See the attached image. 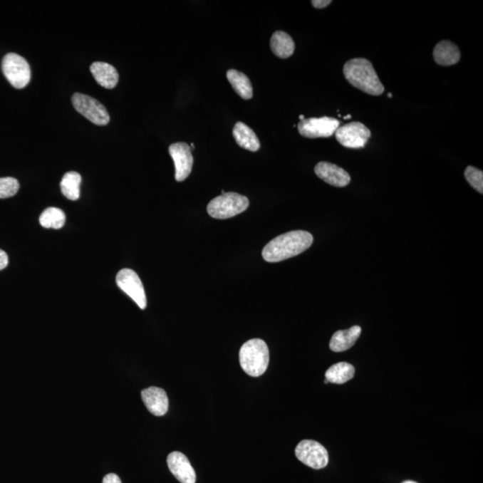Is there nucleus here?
Wrapping results in <instances>:
<instances>
[{"label":"nucleus","instance_id":"nucleus-16","mask_svg":"<svg viewBox=\"0 0 483 483\" xmlns=\"http://www.w3.org/2000/svg\"><path fill=\"white\" fill-rule=\"evenodd\" d=\"M433 57L437 64L450 66L459 62L461 53L456 44L449 41H442L434 48Z\"/></svg>","mask_w":483,"mask_h":483},{"label":"nucleus","instance_id":"nucleus-30","mask_svg":"<svg viewBox=\"0 0 483 483\" xmlns=\"http://www.w3.org/2000/svg\"><path fill=\"white\" fill-rule=\"evenodd\" d=\"M352 118L351 115H346V117H344V119H349V118Z\"/></svg>","mask_w":483,"mask_h":483},{"label":"nucleus","instance_id":"nucleus-8","mask_svg":"<svg viewBox=\"0 0 483 483\" xmlns=\"http://www.w3.org/2000/svg\"><path fill=\"white\" fill-rule=\"evenodd\" d=\"M370 135V129L360 122L342 125L335 132L338 142L349 149L365 148Z\"/></svg>","mask_w":483,"mask_h":483},{"label":"nucleus","instance_id":"nucleus-23","mask_svg":"<svg viewBox=\"0 0 483 483\" xmlns=\"http://www.w3.org/2000/svg\"><path fill=\"white\" fill-rule=\"evenodd\" d=\"M40 223L45 229H61L66 223L65 213L58 208H48L41 215Z\"/></svg>","mask_w":483,"mask_h":483},{"label":"nucleus","instance_id":"nucleus-11","mask_svg":"<svg viewBox=\"0 0 483 483\" xmlns=\"http://www.w3.org/2000/svg\"><path fill=\"white\" fill-rule=\"evenodd\" d=\"M169 150L176 167L175 178L177 182L187 180L194 165L191 147L185 142H176L170 146Z\"/></svg>","mask_w":483,"mask_h":483},{"label":"nucleus","instance_id":"nucleus-9","mask_svg":"<svg viewBox=\"0 0 483 483\" xmlns=\"http://www.w3.org/2000/svg\"><path fill=\"white\" fill-rule=\"evenodd\" d=\"M296 456L303 464L316 470L326 467L328 464L327 450L314 440L301 441L296 447Z\"/></svg>","mask_w":483,"mask_h":483},{"label":"nucleus","instance_id":"nucleus-13","mask_svg":"<svg viewBox=\"0 0 483 483\" xmlns=\"http://www.w3.org/2000/svg\"><path fill=\"white\" fill-rule=\"evenodd\" d=\"M167 463L170 472L181 483H195L194 469L183 453L177 451L170 453L167 457Z\"/></svg>","mask_w":483,"mask_h":483},{"label":"nucleus","instance_id":"nucleus-24","mask_svg":"<svg viewBox=\"0 0 483 483\" xmlns=\"http://www.w3.org/2000/svg\"><path fill=\"white\" fill-rule=\"evenodd\" d=\"M19 182L14 177L0 178V199L12 197L19 190Z\"/></svg>","mask_w":483,"mask_h":483},{"label":"nucleus","instance_id":"nucleus-26","mask_svg":"<svg viewBox=\"0 0 483 483\" xmlns=\"http://www.w3.org/2000/svg\"><path fill=\"white\" fill-rule=\"evenodd\" d=\"M331 3V0H313V1H311V4H313L314 8L318 9L327 8Z\"/></svg>","mask_w":483,"mask_h":483},{"label":"nucleus","instance_id":"nucleus-1","mask_svg":"<svg viewBox=\"0 0 483 483\" xmlns=\"http://www.w3.org/2000/svg\"><path fill=\"white\" fill-rule=\"evenodd\" d=\"M313 243L311 234L303 230L280 234L266 244L262 257L268 262H279L296 256L310 248Z\"/></svg>","mask_w":483,"mask_h":483},{"label":"nucleus","instance_id":"nucleus-22","mask_svg":"<svg viewBox=\"0 0 483 483\" xmlns=\"http://www.w3.org/2000/svg\"><path fill=\"white\" fill-rule=\"evenodd\" d=\"M80 183H82V177L79 173L76 171L66 173L61 183L62 194L71 201H76L80 197Z\"/></svg>","mask_w":483,"mask_h":483},{"label":"nucleus","instance_id":"nucleus-6","mask_svg":"<svg viewBox=\"0 0 483 483\" xmlns=\"http://www.w3.org/2000/svg\"><path fill=\"white\" fill-rule=\"evenodd\" d=\"M72 103L80 114L97 125H106L110 120L107 108L94 98L82 93H75Z\"/></svg>","mask_w":483,"mask_h":483},{"label":"nucleus","instance_id":"nucleus-2","mask_svg":"<svg viewBox=\"0 0 483 483\" xmlns=\"http://www.w3.org/2000/svg\"><path fill=\"white\" fill-rule=\"evenodd\" d=\"M343 73L355 88L370 95L380 96L385 88L372 63L365 58H353L346 63Z\"/></svg>","mask_w":483,"mask_h":483},{"label":"nucleus","instance_id":"nucleus-4","mask_svg":"<svg viewBox=\"0 0 483 483\" xmlns=\"http://www.w3.org/2000/svg\"><path fill=\"white\" fill-rule=\"evenodd\" d=\"M249 207V199L237 192H225L209 202V215L218 219H226L240 214Z\"/></svg>","mask_w":483,"mask_h":483},{"label":"nucleus","instance_id":"nucleus-3","mask_svg":"<svg viewBox=\"0 0 483 483\" xmlns=\"http://www.w3.org/2000/svg\"><path fill=\"white\" fill-rule=\"evenodd\" d=\"M239 360L242 369L248 375L261 376L269 366V351L267 344L259 338L244 343L240 349Z\"/></svg>","mask_w":483,"mask_h":483},{"label":"nucleus","instance_id":"nucleus-17","mask_svg":"<svg viewBox=\"0 0 483 483\" xmlns=\"http://www.w3.org/2000/svg\"><path fill=\"white\" fill-rule=\"evenodd\" d=\"M362 333V328L353 326L346 331H338L332 336L330 348L333 352H344L355 344L357 339Z\"/></svg>","mask_w":483,"mask_h":483},{"label":"nucleus","instance_id":"nucleus-28","mask_svg":"<svg viewBox=\"0 0 483 483\" xmlns=\"http://www.w3.org/2000/svg\"><path fill=\"white\" fill-rule=\"evenodd\" d=\"M9 264V256L4 251L0 250V271L4 269Z\"/></svg>","mask_w":483,"mask_h":483},{"label":"nucleus","instance_id":"nucleus-10","mask_svg":"<svg viewBox=\"0 0 483 483\" xmlns=\"http://www.w3.org/2000/svg\"><path fill=\"white\" fill-rule=\"evenodd\" d=\"M115 280L118 288L134 300L142 310H145L147 306L146 295L137 273L130 269H123L118 273Z\"/></svg>","mask_w":483,"mask_h":483},{"label":"nucleus","instance_id":"nucleus-12","mask_svg":"<svg viewBox=\"0 0 483 483\" xmlns=\"http://www.w3.org/2000/svg\"><path fill=\"white\" fill-rule=\"evenodd\" d=\"M314 172L321 180L336 187H345L351 182V177L344 169L326 161L318 162Z\"/></svg>","mask_w":483,"mask_h":483},{"label":"nucleus","instance_id":"nucleus-29","mask_svg":"<svg viewBox=\"0 0 483 483\" xmlns=\"http://www.w3.org/2000/svg\"><path fill=\"white\" fill-rule=\"evenodd\" d=\"M299 118H300V120H301V121H303V120H304V119H306V118H304V115H301L300 117H299Z\"/></svg>","mask_w":483,"mask_h":483},{"label":"nucleus","instance_id":"nucleus-27","mask_svg":"<svg viewBox=\"0 0 483 483\" xmlns=\"http://www.w3.org/2000/svg\"><path fill=\"white\" fill-rule=\"evenodd\" d=\"M103 483H122V482L117 474H108L103 478Z\"/></svg>","mask_w":483,"mask_h":483},{"label":"nucleus","instance_id":"nucleus-32","mask_svg":"<svg viewBox=\"0 0 483 483\" xmlns=\"http://www.w3.org/2000/svg\"><path fill=\"white\" fill-rule=\"evenodd\" d=\"M192 150L194 149V143H192Z\"/></svg>","mask_w":483,"mask_h":483},{"label":"nucleus","instance_id":"nucleus-31","mask_svg":"<svg viewBox=\"0 0 483 483\" xmlns=\"http://www.w3.org/2000/svg\"><path fill=\"white\" fill-rule=\"evenodd\" d=\"M402 483H417V482H412V481H405V482H402Z\"/></svg>","mask_w":483,"mask_h":483},{"label":"nucleus","instance_id":"nucleus-5","mask_svg":"<svg viewBox=\"0 0 483 483\" xmlns=\"http://www.w3.org/2000/svg\"><path fill=\"white\" fill-rule=\"evenodd\" d=\"M6 78L16 89H23L31 80V68L26 58L16 53L6 54L2 61Z\"/></svg>","mask_w":483,"mask_h":483},{"label":"nucleus","instance_id":"nucleus-15","mask_svg":"<svg viewBox=\"0 0 483 483\" xmlns=\"http://www.w3.org/2000/svg\"><path fill=\"white\" fill-rule=\"evenodd\" d=\"M90 70L96 82L104 88L113 89L117 86L119 76L113 66L106 62H94Z\"/></svg>","mask_w":483,"mask_h":483},{"label":"nucleus","instance_id":"nucleus-19","mask_svg":"<svg viewBox=\"0 0 483 483\" xmlns=\"http://www.w3.org/2000/svg\"><path fill=\"white\" fill-rule=\"evenodd\" d=\"M295 43L289 34L282 31H276L271 38V48L276 57L289 58L295 52Z\"/></svg>","mask_w":483,"mask_h":483},{"label":"nucleus","instance_id":"nucleus-33","mask_svg":"<svg viewBox=\"0 0 483 483\" xmlns=\"http://www.w3.org/2000/svg\"><path fill=\"white\" fill-rule=\"evenodd\" d=\"M388 98H392V94H391V93H388Z\"/></svg>","mask_w":483,"mask_h":483},{"label":"nucleus","instance_id":"nucleus-25","mask_svg":"<svg viewBox=\"0 0 483 483\" xmlns=\"http://www.w3.org/2000/svg\"><path fill=\"white\" fill-rule=\"evenodd\" d=\"M464 177L468 183L479 194H483V172L474 167L469 166L464 171Z\"/></svg>","mask_w":483,"mask_h":483},{"label":"nucleus","instance_id":"nucleus-7","mask_svg":"<svg viewBox=\"0 0 483 483\" xmlns=\"http://www.w3.org/2000/svg\"><path fill=\"white\" fill-rule=\"evenodd\" d=\"M341 122L334 118H306L298 124L299 134L310 139L327 138L335 134Z\"/></svg>","mask_w":483,"mask_h":483},{"label":"nucleus","instance_id":"nucleus-20","mask_svg":"<svg viewBox=\"0 0 483 483\" xmlns=\"http://www.w3.org/2000/svg\"><path fill=\"white\" fill-rule=\"evenodd\" d=\"M227 78L229 80L234 92L239 95L242 99L250 100L254 95L253 85L251 80L244 73L237 71V70L230 69L227 73Z\"/></svg>","mask_w":483,"mask_h":483},{"label":"nucleus","instance_id":"nucleus-14","mask_svg":"<svg viewBox=\"0 0 483 483\" xmlns=\"http://www.w3.org/2000/svg\"><path fill=\"white\" fill-rule=\"evenodd\" d=\"M142 398L150 412L162 416L169 410V398L162 388L150 387L142 391Z\"/></svg>","mask_w":483,"mask_h":483},{"label":"nucleus","instance_id":"nucleus-21","mask_svg":"<svg viewBox=\"0 0 483 483\" xmlns=\"http://www.w3.org/2000/svg\"><path fill=\"white\" fill-rule=\"evenodd\" d=\"M355 369L348 363H338L332 365L325 373L328 383L344 384L351 380L355 376Z\"/></svg>","mask_w":483,"mask_h":483},{"label":"nucleus","instance_id":"nucleus-18","mask_svg":"<svg viewBox=\"0 0 483 483\" xmlns=\"http://www.w3.org/2000/svg\"><path fill=\"white\" fill-rule=\"evenodd\" d=\"M233 135L241 148L250 150V152H257L260 149L261 142L256 134L246 124L237 122L233 129Z\"/></svg>","mask_w":483,"mask_h":483}]
</instances>
